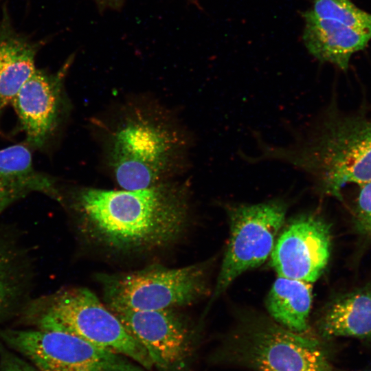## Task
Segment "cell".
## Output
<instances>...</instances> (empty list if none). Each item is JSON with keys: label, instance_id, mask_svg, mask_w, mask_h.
<instances>
[{"label": "cell", "instance_id": "cell-1", "mask_svg": "<svg viewBox=\"0 0 371 371\" xmlns=\"http://www.w3.org/2000/svg\"><path fill=\"white\" fill-rule=\"evenodd\" d=\"M60 203L72 209L93 239L120 251L172 242L183 231L189 210L187 187L164 181L133 190L78 188L62 194Z\"/></svg>", "mask_w": 371, "mask_h": 371}, {"label": "cell", "instance_id": "cell-7", "mask_svg": "<svg viewBox=\"0 0 371 371\" xmlns=\"http://www.w3.org/2000/svg\"><path fill=\"white\" fill-rule=\"evenodd\" d=\"M287 203L273 199L258 203L226 205L229 237L213 299L245 272L261 265L275 246L285 221Z\"/></svg>", "mask_w": 371, "mask_h": 371}, {"label": "cell", "instance_id": "cell-12", "mask_svg": "<svg viewBox=\"0 0 371 371\" xmlns=\"http://www.w3.org/2000/svg\"><path fill=\"white\" fill-rule=\"evenodd\" d=\"M34 266L16 232L0 226V321L19 315L32 300Z\"/></svg>", "mask_w": 371, "mask_h": 371}, {"label": "cell", "instance_id": "cell-17", "mask_svg": "<svg viewBox=\"0 0 371 371\" xmlns=\"http://www.w3.org/2000/svg\"><path fill=\"white\" fill-rule=\"evenodd\" d=\"M312 284L278 276L266 299V308L273 321L301 334L308 330L313 300Z\"/></svg>", "mask_w": 371, "mask_h": 371}, {"label": "cell", "instance_id": "cell-16", "mask_svg": "<svg viewBox=\"0 0 371 371\" xmlns=\"http://www.w3.org/2000/svg\"><path fill=\"white\" fill-rule=\"evenodd\" d=\"M37 47L5 20L0 26V100L10 104L36 69Z\"/></svg>", "mask_w": 371, "mask_h": 371}, {"label": "cell", "instance_id": "cell-5", "mask_svg": "<svg viewBox=\"0 0 371 371\" xmlns=\"http://www.w3.org/2000/svg\"><path fill=\"white\" fill-rule=\"evenodd\" d=\"M220 359L254 371H333L318 340L260 317L241 324Z\"/></svg>", "mask_w": 371, "mask_h": 371}, {"label": "cell", "instance_id": "cell-21", "mask_svg": "<svg viewBox=\"0 0 371 371\" xmlns=\"http://www.w3.org/2000/svg\"><path fill=\"white\" fill-rule=\"evenodd\" d=\"M97 1H98V2L100 3H103L104 4L109 3L111 5L112 3H116L117 0H97Z\"/></svg>", "mask_w": 371, "mask_h": 371}, {"label": "cell", "instance_id": "cell-10", "mask_svg": "<svg viewBox=\"0 0 371 371\" xmlns=\"http://www.w3.org/2000/svg\"><path fill=\"white\" fill-rule=\"evenodd\" d=\"M330 249L329 223L319 214H302L282 227L271 254V264L280 276L312 284L324 272Z\"/></svg>", "mask_w": 371, "mask_h": 371}, {"label": "cell", "instance_id": "cell-8", "mask_svg": "<svg viewBox=\"0 0 371 371\" xmlns=\"http://www.w3.org/2000/svg\"><path fill=\"white\" fill-rule=\"evenodd\" d=\"M0 339L41 371H146L123 355L65 331L5 328L0 330Z\"/></svg>", "mask_w": 371, "mask_h": 371}, {"label": "cell", "instance_id": "cell-11", "mask_svg": "<svg viewBox=\"0 0 371 371\" xmlns=\"http://www.w3.org/2000/svg\"><path fill=\"white\" fill-rule=\"evenodd\" d=\"M69 65L49 74L36 69L11 104L31 148H43L58 127L65 112L63 81Z\"/></svg>", "mask_w": 371, "mask_h": 371}, {"label": "cell", "instance_id": "cell-19", "mask_svg": "<svg viewBox=\"0 0 371 371\" xmlns=\"http://www.w3.org/2000/svg\"><path fill=\"white\" fill-rule=\"evenodd\" d=\"M355 227L359 234L371 239V181L359 184Z\"/></svg>", "mask_w": 371, "mask_h": 371}, {"label": "cell", "instance_id": "cell-4", "mask_svg": "<svg viewBox=\"0 0 371 371\" xmlns=\"http://www.w3.org/2000/svg\"><path fill=\"white\" fill-rule=\"evenodd\" d=\"M186 146L183 135L167 122L135 113L112 133L109 164L122 189L146 188L163 182L182 161Z\"/></svg>", "mask_w": 371, "mask_h": 371}, {"label": "cell", "instance_id": "cell-2", "mask_svg": "<svg viewBox=\"0 0 371 371\" xmlns=\"http://www.w3.org/2000/svg\"><path fill=\"white\" fill-rule=\"evenodd\" d=\"M286 145L268 144L255 135L258 154L251 163L278 161L308 176L323 194L342 199L349 183L371 181V120L344 115L329 107L297 128Z\"/></svg>", "mask_w": 371, "mask_h": 371}, {"label": "cell", "instance_id": "cell-9", "mask_svg": "<svg viewBox=\"0 0 371 371\" xmlns=\"http://www.w3.org/2000/svg\"><path fill=\"white\" fill-rule=\"evenodd\" d=\"M110 309V308H109ZM144 348L159 371H186L194 349V334L171 309H110Z\"/></svg>", "mask_w": 371, "mask_h": 371}, {"label": "cell", "instance_id": "cell-22", "mask_svg": "<svg viewBox=\"0 0 371 371\" xmlns=\"http://www.w3.org/2000/svg\"><path fill=\"white\" fill-rule=\"evenodd\" d=\"M6 105L0 100V115Z\"/></svg>", "mask_w": 371, "mask_h": 371}, {"label": "cell", "instance_id": "cell-3", "mask_svg": "<svg viewBox=\"0 0 371 371\" xmlns=\"http://www.w3.org/2000/svg\"><path fill=\"white\" fill-rule=\"evenodd\" d=\"M19 317L37 329L61 330L128 357L146 370L153 363L117 315L87 288H69L32 299Z\"/></svg>", "mask_w": 371, "mask_h": 371}, {"label": "cell", "instance_id": "cell-20", "mask_svg": "<svg viewBox=\"0 0 371 371\" xmlns=\"http://www.w3.org/2000/svg\"><path fill=\"white\" fill-rule=\"evenodd\" d=\"M0 371H41L0 342Z\"/></svg>", "mask_w": 371, "mask_h": 371}, {"label": "cell", "instance_id": "cell-14", "mask_svg": "<svg viewBox=\"0 0 371 371\" xmlns=\"http://www.w3.org/2000/svg\"><path fill=\"white\" fill-rule=\"evenodd\" d=\"M303 16L302 38L308 52L319 61L343 71L348 69L352 56L363 50L371 40V36L338 21L319 17L311 10Z\"/></svg>", "mask_w": 371, "mask_h": 371}, {"label": "cell", "instance_id": "cell-6", "mask_svg": "<svg viewBox=\"0 0 371 371\" xmlns=\"http://www.w3.org/2000/svg\"><path fill=\"white\" fill-rule=\"evenodd\" d=\"M207 262L152 267L101 278L110 309L155 311L190 304L209 292Z\"/></svg>", "mask_w": 371, "mask_h": 371}, {"label": "cell", "instance_id": "cell-13", "mask_svg": "<svg viewBox=\"0 0 371 371\" xmlns=\"http://www.w3.org/2000/svg\"><path fill=\"white\" fill-rule=\"evenodd\" d=\"M30 148L23 143L0 149V214L32 192L61 201V190L55 179L34 168Z\"/></svg>", "mask_w": 371, "mask_h": 371}, {"label": "cell", "instance_id": "cell-18", "mask_svg": "<svg viewBox=\"0 0 371 371\" xmlns=\"http://www.w3.org/2000/svg\"><path fill=\"white\" fill-rule=\"evenodd\" d=\"M310 10L319 17L338 21L371 36V14L360 9L350 0H313Z\"/></svg>", "mask_w": 371, "mask_h": 371}, {"label": "cell", "instance_id": "cell-15", "mask_svg": "<svg viewBox=\"0 0 371 371\" xmlns=\"http://www.w3.org/2000/svg\"><path fill=\"white\" fill-rule=\"evenodd\" d=\"M318 327L326 338H371V286L335 297L324 307Z\"/></svg>", "mask_w": 371, "mask_h": 371}]
</instances>
